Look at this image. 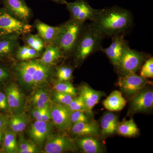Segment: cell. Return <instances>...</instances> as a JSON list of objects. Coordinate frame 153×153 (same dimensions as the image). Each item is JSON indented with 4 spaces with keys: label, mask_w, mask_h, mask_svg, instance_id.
<instances>
[{
    "label": "cell",
    "mask_w": 153,
    "mask_h": 153,
    "mask_svg": "<svg viewBox=\"0 0 153 153\" xmlns=\"http://www.w3.org/2000/svg\"><path fill=\"white\" fill-rule=\"evenodd\" d=\"M25 45L31 47L42 54L45 48V44L40 36L37 34L27 33L22 36Z\"/></svg>",
    "instance_id": "484cf974"
},
{
    "label": "cell",
    "mask_w": 153,
    "mask_h": 153,
    "mask_svg": "<svg viewBox=\"0 0 153 153\" xmlns=\"http://www.w3.org/2000/svg\"><path fill=\"white\" fill-rule=\"evenodd\" d=\"M4 7L14 17L20 21L29 23L32 16V11L25 0H2Z\"/></svg>",
    "instance_id": "8fae6325"
},
{
    "label": "cell",
    "mask_w": 153,
    "mask_h": 153,
    "mask_svg": "<svg viewBox=\"0 0 153 153\" xmlns=\"http://www.w3.org/2000/svg\"><path fill=\"white\" fill-rule=\"evenodd\" d=\"M74 97L67 94L57 91H55L53 94V98L55 103L64 106L68 105Z\"/></svg>",
    "instance_id": "836d02e7"
},
{
    "label": "cell",
    "mask_w": 153,
    "mask_h": 153,
    "mask_svg": "<svg viewBox=\"0 0 153 153\" xmlns=\"http://www.w3.org/2000/svg\"><path fill=\"white\" fill-rule=\"evenodd\" d=\"M63 25V30L54 44L65 57L73 53L84 28V23L70 19Z\"/></svg>",
    "instance_id": "277c9868"
},
{
    "label": "cell",
    "mask_w": 153,
    "mask_h": 153,
    "mask_svg": "<svg viewBox=\"0 0 153 153\" xmlns=\"http://www.w3.org/2000/svg\"><path fill=\"white\" fill-rule=\"evenodd\" d=\"M72 133L78 136H95L99 134L97 123L92 121L79 122L74 124L71 127Z\"/></svg>",
    "instance_id": "d6986e66"
},
{
    "label": "cell",
    "mask_w": 153,
    "mask_h": 153,
    "mask_svg": "<svg viewBox=\"0 0 153 153\" xmlns=\"http://www.w3.org/2000/svg\"><path fill=\"white\" fill-rule=\"evenodd\" d=\"M33 26L14 17L4 8H0V39L12 36L20 37L31 33Z\"/></svg>",
    "instance_id": "5b68a950"
},
{
    "label": "cell",
    "mask_w": 153,
    "mask_h": 153,
    "mask_svg": "<svg viewBox=\"0 0 153 153\" xmlns=\"http://www.w3.org/2000/svg\"><path fill=\"white\" fill-rule=\"evenodd\" d=\"M32 101L35 108H44L51 105V100L49 94L43 89H38L34 94Z\"/></svg>",
    "instance_id": "f1b7e54d"
},
{
    "label": "cell",
    "mask_w": 153,
    "mask_h": 153,
    "mask_svg": "<svg viewBox=\"0 0 153 153\" xmlns=\"http://www.w3.org/2000/svg\"><path fill=\"white\" fill-rule=\"evenodd\" d=\"M2 147L6 153H18V144L16 134L7 128L4 131Z\"/></svg>",
    "instance_id": "d4e9b609"
},
{
    "label": "cell",
    "mask_w": 153,
    "mask_h": 153,
    "mask_svg": "<svg viewBox=\"0 0 153 153\" xmlns=\"http://www.w3.org/2000/svg\"><path fill=\"white\" fill-rule=\"evenodd\" d=\"M54 127V124L51 120H36L30 126L29 136L34 143L42 144L50 135Z\"/></svg>",
    "instance_id": "4fadbf2b"
},
{
    "label": "cell",
    "mask_w": 153,
    "mask_h": 153,
    "mask_svg": "<svg viewBox=\"0 0 153 153\" xmlns=\"http://www.w3.org/2000/svg\"><path fill=\"white\" fill-rule=\"evenodd\" d=\"M19 38L18 36H12L0 39V60L15 56L20 46Z\"/></svg>",
    "instance_id": "ac0fdd59"
},
{
    "label": "cell",
    "mask_w": 153,
    "mask_h": 153,
    "mask_svg": "<svg viewBox=\"0 0 153 153\" xmlns=\"http://www.w3.org/2000/svg\"><path fill=\"white\" fill-rule=\"evenodd\" d=\"M10 76V69L6 66L0 64V84L7 81Z\"/></svg>",
    "instance_id": "8d00e7d4"
},
{
    "label": "cell",
    "mask_w": 153,
    "mask_h": 153,
    "mask_svg": "<svg viewBox=\"0 0 153 153\" xmlns=\"http://www.w3.org/2000/svg\"><path fill=\"white\" fill-rule=\"evenodd\" d=\"M41 53L27 45L19 46L15 54V57L19 61L37 59L41 57Z\"/></svg>",
    "instance_id": "83f0119b"
},
{
    "label": "cell",
    "mask_w": 153,
    "mask_h": 153,
    "mask_svg": "<svg viewBox=\"0 0 153 153\" xmlns=\"http://www.w3.org/2000/svg\"><path fill=\"white\" fill-rule=\"evenodd\" d=\"M127 101L120 92L114 91L103 102L105 108L111 111H120L126 106Z\"/></svg>",
    "instance_id": "7402d4cb"
},
{
    "label": "cell",
    "mask_w": 153,
    "mask_h": 153,
    "mask_svg": "<svg viewBox=\"0 0 153 153\" xmlns=\"http://www.w3.org/2000/svg\"><path fill=\"white\" fill-rule=\"evenodd\" d=\"M112 42L110 45L105 49H102L111 63L117 66L124 51L128 46L127 42L125 40L123 34L112 37Z\"/></svg>",
    "instance_id": "7c38bea8"
},
{
    "label": "cell",
    "mask_w": 153,
    "mask_h": 153,
    "mask_svg": "<svg viewBox=\"0 0 153 153\" xmlns=\"http://www.w3.org/2000/svg\"><path fill=\"white\" fill-rule=\"evenodd\" d=\"M130 12L126 9L112 7L99 10L92 24L104 37L123 34L132 25Z\"/></svg>",
    "instance_id": "6da1fadb"
},
{
    "label": "cell",
    "mask_w": 153,
    "mask_h": 153,
    "mask_svg": "<svg viewBox=\"0 0 153 153\" xmlns=\"http://www.w3.org/2000/svg\"><path fill=\"white\" fill-rule=\"evenodd\" d=\"M4 92L10 111H18L21 109L24 105V97L18 85L13 83L6 85Z\"/></svg>",
    "instance_id": "e0dca14e"
},
{
    "label": "cell",
    "mask_w": 153,
    "mask_h": 153,
    "mask_svg": "<svg viewBox=\"0 0 153 153\" xmlns=\"http://www.w3.org/2000/svg\"><path fill=\"white\" fill-rule=\"evenodd\" d=\"M104 37L92 23L84 28L72 54L77 63L82 62L94 52L101 50Z\"/></svg>",
    "instance_id": "3957f363"
},
{
    "label": "cell",
    "mask_w": 153,
    "mask_h": 153,
    "mask_svg": "<svg viewBox=\"0 0 153 153\" xmlns=\"http://www.w3.org/2000/svg\"><path fill=\"white\" fill-rule=\"evenodd\" d=\"M51 116L54 126L58 130L66 131L71 128L70 115L71 113L66 106L54 103L51 104Z\"/></svg>",
    "instance_id": "9c48e42d"
},
{
    "label": "cell",
    "mask_w": 153,
    "mask_h": 153,
    "mask_svg": "<svg viewBox=\"0 0 153 153\" xmlns=\"http://www.w3.org/2000/svg\"><path fill=\"white\" fill-rule=\"evenodd\" d=\"M116 132L123 136L134 137L138 134L139 130L133 120H130L119 123Z\"/></svg>",
    "instance_id": "4316f807"
},
{
    "label": "cell",
    "mask_w": 153,
    "mask_h": 153,
    "mask_svg": "<svg viewBox=\"0 0 153 153\" xmlns=\"http://www.w3.org/2000/svg\"><path fill=\"white\" fill-rule=\"evenodd\" d=\"M66 8L70 13L71 20L85 23L87 20L93 22L99 10L94 9L87 0H76L66 4Z\"/></svg>",
    "instance_id": "52a82bcc"
},
{
    "label": "cell",
    "mask_w": 153,
    "mask_h": 153,
    "mask_svg": "<svg viewBox=\"0 0 153 153\" xmlns=\"http://www.w3.org/2000/svg\"><path fill=\"white\" fill-rule=\"evenodd\" d=\"M73 68L67 65H62L57 67L56 71V76L57 81H69L72 77Z\"/></svg>",
    "instance_id": "1f68e13d"
},
{
    "label": "cell",
    "mask_w": 153,
    "mask_h": 153,
    "mask_svg": "<svg viewBox=\"0 0 153 153\" xmlns=\"http://www.w3.org/2000/svg\"><path fill=\"white\" fill-rule=\"evenodd\" d=\"M153 107V91H143L137 94L132 100L131 111L134 113L145 112L152 109Z\"/></svg>",
    "instance_id": "9a60e30c"
},
{
    "label": "cell",
    "mask_w": 153,
    "mask_h": 153,
    "mask_svg": "<svg viewBox=\"0 0 153 153\" xmlns=\"http://www.w3.org/2000/svg\"><path fill=\"white\" fill-rule=\"evenodd\" d=\"M63 57L59 48L55 44H51L45 46V49L39 59L45 65L52 66Z\"/></svg>",
    "instance_id": "ffe728a7"
},
{
    "label": "cell",
    "mask_w": 153,
    "mask_h": 153,
    "mask_svg": "<svg viewBox=\"0 0 153 153\" xmlns=\"http://www.w3.org/2000/svg\"><path fill=\"white\" fill-rule=\"evenodd\" d=\"M53 88L55 91L67 94L74 97L77 95V90L69 81H57L54 83Z\"/></svg>",
    "instance_id": "f546056e"
},
{
    "label": "cell",
    "mask_w": 153,
    "mask_h": 153,
    "mask_svg": "<svg viewBox=\"0 0 153 153\" xmlns=\"http://www.w3.org/2000/svg\"><path fill=\"white\" fill-rule=\"evenodd\" d=\"M7 117L0 113V130L4 131L7 128Z\"/></svg>",
    "instance_id": "ab89813d"
},
{
    "label": "cell",
    "mask_w": 153,
    "mask_h": 153,
    "mask_svg": "<svg viewBox=\"0 0 153 153\" xmlns=\"http://www.w3.org/2000/svg\"><path fill=\"white\" fill-rule=\"evenodd\" d=\"M34 27L38 34L42 38L45 44H55L63 30V25L58 27H52L37 19L34 23Z\"/></svg>",
    "instance_id": "5bb4252c"
},
{
    "label": "cell",
    "mask_w": 153,
    "mask_h": 153,
    "mask_svg": "<svg viewBox=\"0 0 153 153\" xmlns=\"http://www.w3.org/2000/svg\"><path fill=\"white\" fill-rule=\"evenodd\" d=\"M18 144V153H35L39 152L38 147L35 143L21 137Z\"/></svg>",
    "instance_id": "4dcf8cb0"
},
{
    "label": "cell",
    "mask_w": 153,
    "mask_h": 153,
    "mask_svg": "<svg viewBox=\"0 0 153 153\" xmlns=\"http://www.w3.org/2000/svg\"><path fill=\"white\" fill-rule=\"evenodd\" d=\"M76 151V147L72 140L62 135L50 137L44 147V152L46 153H61Z\"/></svg>",
    "instance_id": "30bf717a"
},
{
    "label": "cell",
    "mask_w": 153,
    "mask_h": 153,
    "mask_svg": "<svg viewBox=\"0 0 153 153\" xmlns=\"http://www.w3.org/2000/svg\"><path fill=\"white\" fill-rule=\"evenodd\" d=\"M28 123L29 118L27 114H19L7 117V128L14 133H19L25 130Z\"/></svg>",
    "instance_id": "603a6c76"
},
{
    "label": "cell",
    "mask_w": 153,
    "mask_h": 153,
    "mask_svg": "<svg viewBox=\"0 0 153 153\" xmlns=\"http://www.w3.org/2000/svg\"><path fill=\"white\" fill-rule=\"evenodd\" d=\"M52 120L50 106L44 108L38 120L48 121Z\"/></svg>",
    "instance_id": "f35d334b"
},
{
    "label": "cell",
    "mask_w": 153,
    "mask_h": 153,
    "mask_svg": "<svg viewBox=\"0 0 153 153\" xmlns=\"http://www.w3.org/2000/svg\"><path fill=\"white\" fill-rule=\"evenodd\" d=\"M13 69L19 82L31 88L47 82L53 73L52 66L45 65L39 59L19 61Z\"/></svg>",
    "instance_id": "7a4b0ae2"
},
{
    "label": "cell",
    "mask_w": 153,
    "mask_h": 153,
    "mask_svg": "<svg viewBox=\"0 0 153 153\" xmlns=\"http://www.w3.org/2000/svg\"><path fill=\"white\" fill-rule=\"evenodd\" d=\"M66 107L71 113L77 111L86 113L85 103L82 97L79 95L77 97H74L71 102Z\"/></svg>",
    "instance_id": "d6a6232c"
},
{
    "label": "cell",
    "mask_w": 153,
    "mask_h": 153,
    "mask_svg": "<svg viewBox=\"0 0 153 153\" xmlns=\"http://www.w3.org/2000/svg\"><path fill=\"white\" fill-rule=\"evenodd\" d=\"M70 119L72 126L78 123L84 122L89 121L88 118L85 114V112L79 111L71 112L70 115Z\"/></svg>",
    "instance_id": "d590c367"
},
{
    "label": "cell",
    "mask_w": 153,
    "mask_h": 153,
    "mask_svg": "<svg viewBox=\"0 0 153 153\" xmlns=\"http://www.w3.org/2000/svg\"><path fill=\"white\" fill-rule=\"evenodd\" d=\"M77 146L83 152L100 153L103 152L101 143L92 136H82L76 140Z\"/></svg>",
    "instance_id": "44dd1931"
},
{
    "label": "cell",
    "mask_w": 153,
    "mask_h": 153,
    "mask_svg": "<svg viewBox=\"0 0 153 153\" xmlns=\"http://www.w3.org/2000/svg\"><path fill=\"white\" fill-rule=\"evenodd\" d=\"M3 134H4V131L0 130V149L2 147Z\"/></svg>",
    "instance_id": "b9f144b4"
},
{
    "label": "cell",
    "mask_w": 153,
    "mask_h": 153,
    "mask_svg": "<svg viewBox=\"0 0 153 153\" xmlns=\"http://www.w3.org/2000/svg\"><path fill=\"white\" fill-rule=\"evenodd\" d=\"M54 2L57 3V4H65L67 2L66 0H50Z\"/></svg>",
    "instance_id": "60d3db41"
},
{
    "label": "cell",
    "mask_w": 153,
    "mask_h": 153,
    "mask_svg": "<svg viewBox=\"0 0 153 153\" xmlns=\"http://www.w3.org/2000/svg\"><path fill=\"white\" fill-rule=\"evenodd\" d=\"M119 122L117 117L114 114L107 112L102 117L100 126L102 134L108 136L116 131Z\"/></svg>",
    "instance_id": "cb8c5ba5"
},
{
    "label": "cell",
    "mask_w": 153,
    "mask_h": 153,
    "mask_svg": "<svg viewBox=\"0 0 153 153\" xmlns=\"http://www.w3.org/2000/svg\"><path fill=\"white\" fill-rule=\"evenodd\" d=\"M145 59L144 54L130 49L128 46L117 66L119 72L121 76L136 73L141 67Z\"/></svg>",
    "instance_id": "8992f818"
},
{
    "label": "cell",
    "mask_w": 153,
    "mask_h": 153,
    "mask_svg": "<svg viewBox=\"0 0 153 153\" xmlns=\"http://www.w3.org/2000/svg\"><path fill=\"white\" fill-rule=\"evenodd\" d=\"M147 82L146 78L134 73L121 76L118 85L126 95L132 96L139 92Z\"/></svg>",
    "instance_id": "ba28073f"
},
{
    "label": "cell",
    "mask_w": 153,
    "mask_h": 153,
    "mask_svg": "<svg viewBox=\"0 0 153 153\" xmlns=\"http://www.w3.org/2000/svg\"><path fill=\"white\" fill-rule=\"evenodd\" d=\"M79 93L85 103L86 113L88 114H91L93 108L104 95L103 92L94 90L87 84L80 86Z\"/></svg>",
    "instance_id": "2e32d148"
},
{
    "label": "cell",
    "mask_w": 153,
    "mask_h": 153,
    "mask_svg": "<svg viewBox=\"0 0 153 153\" xmlns=\"http://www.w3.org/2000/svg\"><path fill=\"white\" fill-rule=\"evenodd\" d=\"M140 76L144 78L153 77V58L151 57L145 62L142 67Z\"/></svg>",
    "instance_id": "e575fe53"
},
{
    "label": "cell",
    "mask_w": 153,
    "mask_h": 153,
    "mask_svg": "<svg viewBox=\"0 0 153 153\" xmlns=\"http://www.w3.org/2000/svg\"><path fill=\"white\" fill-rule=\"evenodd\" d=\"M0 111H10L5 92L0 90Z\"/></svg>",
    "instance_id": "74e56055"
}]
</instances>
